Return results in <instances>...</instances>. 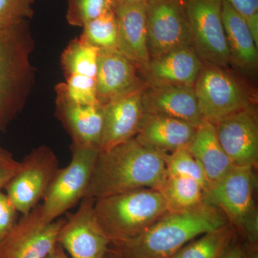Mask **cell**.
I'll return each instance as SVG.
<instances>
[{
    "mask_svg": "<svg viewBox=\"0 0 258 258\" xmlns=\"http://www.w3.org/2000/svg\"><path fill=\"white\" fill-rule=\"evenodd\" d=\"M34 48L28 21L0 28V132H6L20 114L35 84Z\"/></svg>",
    "mask_w": 258,
    "mask_h": 258,
    "instance_id": "3",
    "label": "cell"
},
{
    "mask_svg": "<svg viewBox=\"0 0 258 258\" xmlns=\"http://www.w3.org/2000/svg\"><path fill=\"white\" fill-rule=\"evenodd\" d=\"M143 88L103 105L100 151L108 150L136 137L144 113Z\"/></svg>",
    "mask_w": 258,
    "mask_h": 258,
    "instance_id": "16",
    "label": "cell"
},
{
    "mask_svg": "<svg viewBox=\"0 0 258 258\" xmlns=\"http://www.w3.org/2000/svg\"><path fill=\"white\" fill-rule=\"evenodd\" d=\"M66 218L45 222L39 204L18 220L9 235L0 242V258H45L57 244Z\"/></svg>",
    "mask_w": 258,
    "mask_h": 258,
    "instance_id": "11",
    "label": "cell"
},
{
    "mask_svg": "<svg viewBox=\"0 0 258 258\" xmlns=\"http://www.w3.org/2000/svg\"><path fill=\"white\" fill-rule=\"evenodd\" d=\"M72 157L60 168L51 184L43 203L40 204L42 220L55 221L86 196L99 148L72 144Z\"/></svg>",
    "mask_w": 258,
    "mask_h": 258,
    "instance_id": "6",
    "label": "cell"
},
{
    "mask_svg": "<svg viewBox=\"0 0 258 258\" xmlns=\"http://www.w3.org/2000/svg\"><path fill=\"white\" fill-rule=\"evenodd\" d=\"M142 102L146 113L172 117L196 127L205 120L191 86L145 84Z\"/></svg>",
    "mask_w": 258,
    "mask_h": 258,
    "instance_id": "15",
    "label": "cell"
},
{
    "mask_svg": "<svg viewBox=\"0 0 258 258\" xmlns=\"http://www.w3.org/2000/svg\"><path fill=\"white\" fill-rule=\"evenodd\" d=\"M56 115L74 145L99 148L103 123V106L82 105L56 93Z\"/></svg>",
    "mask_w": 258,
    "mask_h": 258,
    "instance_id": "20",
    "label": "cell"
},
{
    "mask_svg": "<svg viewBox=\"0 0 258 258\" xmlns=\"http://www.w3.org/2000/svg\"><path fill=\"white\" fill-rule=\"evenodd\" d=\"M163 157L167 175L186 176L195 179L203 186L205 192L210 188L205 171L187 149H180Z\"/></svg>",
    "mask_w": 258,
    "mask_h": 258,
    "instance_id": "27",
    "label": "cell"
},
{
    "mask_svg": "<svg viewBox=\"0 0 258 258\" xmlns=\"http://www.w3.org/2000/svg\"><path fill=\"white\" fill-rule=\"evenodd\" d=\"M203 62L192 46L181 47L152 59L143 76L145 84L194 87Z\"/></svg>",
    "mask_w": 258,
    "mask_h": 258,
    "instance_id": "19",
    "label": "cell"
},
{
    "mask_svg": "<svg viewBox=\"0 0 258 258\" xmlns=\"http://www.w3.org/2000/svg\"><path fill=\"white\" fill-rule=\"evenodd\" d=\"M247 258H258L257 246L247 244Z\"/></svg>",
    "mask_w": 258,
    "mask_h": 258,
    "instance_id": "36",
    "label": "cell"
},
{
    "mask_svg": "<svg viewBox=\"0 0 258 258\" xmlns=\"http://www.w3.org/2000/svg\"><path fill=\"white\" fill-rule=\"evenodd\" d=\"M228 223L220 209L203 202L168 212L133 239L110 242L108 252L118 258H171L194 239Z\"/></svg>",
    "mask_w": 258,
    "mask_h": 258,
    "instance_id": "1",
    "label": "cell"
},
{
    "mask_svg": "<svg viewBox=\"0 0 258 258\" xmlns=\"http://www.w3.org/2000/svg\"><path fill=\"white\" fill-rule=\"evenodd\" d=\"M222 20L230 66L243 76L254 77L258 68V46L243 17L227 0L222 3Z\"/></svg>",
    "mask_w": 258,
    "mask_h": 258,
    "instance_id": "21",
    "label": "cell"
},
{
    "mask_svg": "<svg viewBox=\"0 0 258 258\" xmlns=\"http://www.w3.org/2000/svg\"><path fill=\"white\" fill-rule=\"evenodd\" d=\"M135 66L118 50H100L96 77L97 98L105 105L142 89L145 81Z\"/></svg>",
    "mask_w": 258,
    "mask_h": 258,
    "instance_id": "14",
    "label": "cell"
},
{
    "mask_svg": "<svg viewBox=\"0 0 258 258\" xmlns=\"http://www.w3.org/2000/svg\"><path fill=\"white\" fill-rule=\"evenodd\" d=\"M93 208L98 225L111 242L137 237L169 212L160 191L153 189L97 199Z\"/></svg>",
    "mask_w": 258,
    "mask_h": 258,
    "instance_id": "4",
    "label": "cell"
},
{
    "mask_svg": "<svg viewBox=\"0 0 258 258\" xmlns=\"http://www.w3.org/2000/svg\"><path fill=\"white\" fill-rule=\"evenodd\" d=\"M147 43L150 60L191 45L187 0H148Z\"/></svg>",
    "mask_w": 258,
    "mask_h": 258,
    "instance_id": "9",
    "label": "cell"
},
{
    "mask_svg": "<svg viewBox=\"0 0 258 258\" xmlns=\"http://www.w3.org/2000/svg\"><path fill=\"white\" fill-rule=\"evenodd\" d=\"M223 0H187L191 45L203 63L221 69L230 66L222 20Z\"/></svg>",
    "mask_w": 258,
    "mask_h": 258,
    "instance_id": "10",
    "label": "cell"
},
{
    "mask_svg": "<svg viewBox=\"0 0 258 258\" xmlns=\"http://www.w3.org/2000/svg\"><path fill=\"white\" fill-rule=\"evenodd\" d=\"M244 18V20L258 15V0H227Z\"/></svg>",
    "mask_w": 258,
    "mask_h": 258,
    "instance_id": "33",
    "label": "cell"
},
{
    "mask_svg": "<svg viewBox=\"0 0 258 258\" xmlns=\"http://www.w3.org/2000/svg\"><path fill=\"white\" fill-rule=\"evenodd\" d=\"M115 4H137V3H146L148 0H115Z\"/></svg>",
    "mask_w": 258,
    "mask_h": 258,
    "instance_id": "37",
    "label": "cell"
},
{
    "mask_svg": "<svg viewBox=\"0 0 258 258\" xmlns=\"http://www.w3.org/2000/svg\"><path fill=\"white\" fill-rule=\"evenodd\" d=\"M94 203V199L83 198L59 231L57 243L71 258H104L108 253L111 241L96 221Z\"/></svg>",
    "mask_w": 258,
    "mask_h": 258,
    "instance_id": "12",
    "label": "cell"
},
{
    "mask_svg": "<svg viewBox=\"0 0 258 258\" xmlns=\"http://www.w3.org/2000/svg\"><path fill=\"white\" fill-rule=\"evenodd\" d=\"M99 52L80 37L71 40L60 57L64 77L79 75L96 79Z\"/></svg>",
    "mask_w": 258,
    "mask_h": 258,
    "instance_id": "25",
    "label": "cell"
},
{
    "mask_svg": "<svg viewBox=\"0 0 258 258\" xmlns=\"http://www.w3.org/2000/svg\"><path fill=\"white\" fill-rule=\"evenodd\" d=\"M115 0H68L66 19L69 25L82 28L86 23L113 11Z\"/></svg>",
    "mask_w": 258,
    "mask_h": 258,
    "instance_id": "29",
    "label": "cell"
},
{
    "mask_svg": "<svg viewBox=\"0 0 258 258\" xmlns=\"http://www.w3.org/2000/svg\"><path fill=\"white\" fill-rule=\"evenodd\" d=\"M80 38L100 50H118V28L115 10L83 27Z\"/></svg>",
    "mask_w": 258,
    "mask_h": 258,
    "instance_id": "26",
    "label": "cell"
},
{
    "mask_svg": "<svg viewBox=\"0 0 258 258\" xmlns=\"http://www.w3.org/2000/svg\"><path fill=\"white\" fill-rule=\"evenodd\" d=\"M254 168L233 166L222 179L210 186L205 191L203 200L205 203L220 209L239 237L250 246H257L258 242Z\"/></svg>",
    "mask_w": 258,
    "mask_h": 258,
    "instance_id": "5",
    "label": "cell"
},
{
    "mask_svg": "<svg viewBox=\"0 0 258 258\" xmlns=\"http://www.w3.org/2000/svg\"><path fill=\"white\" fill-rule=\"evenodd\" d=\"M20 161L9 151L0 147V191L13 179L20 168Z\"/></svg>",
    "mask_w": 258,
    "mask_h": 258,
    "instance_id": "32",
    "label": "cell"
},
{
    "mask_svg": "<svg viewBox=\"0 0 258 258\" xmlns=\"http://www.w3.org/2000/svg\"><path fill=\"white\" fill-rule=\"evenodd\" d=\"M18 214L6 194L0 191V242L9 235L16 225Z\"/></svg>",
    "mask_w": 258,
    "mask_h": 258,
    "instance_id": "31",
    "label": "cell"
},
{
    "mask_svg": "<svg viewBox=\"0 0 258 258\" xmlns=\"http://www.w3.org/2000/svg\"><path fill=\"white\" fill-rule=\"evenodd\" d=\"M45 258H71L66 251L61 247L60 244L57 243L55 247L52 249L50 253L47 254Z\"/></svg>",
    "mask_w": 258,
    "mask_h": 258,
    "instance_id": "35",
    "label": "cell"
},
{
    "mask_svg": "<svg viewBox=\"0 0 258 258\" xmlns=\"http://www.w3.org/2000/svg\"><path fill=\"white\" fill-rule=\"evenodd\" d=\"M55 92L66 99L82 105L100 104L97 98L96 79L72 75L66 77V82L55 86Z\"/></svg>",
    "mask_w": 258,
    "mask_h": 258,
    "instance_id": "28",
    "label": "cell"
},
{
    "mask_svg": "<svg viewBox=\"0 0 258 258\" xmlns=\"http://www.w3.org/2000/svg\"><path fill=\"white\" fill-rule=\"evenodd\" d=\"M60 169L58 158L47 146L35 148L25 156L5 188L18 213L27 215L43 200Z\"/></svg>",
    "mask_w": 258,
    "mask_h": 258,
    "instance_id": "8",
    "label": "cell"
},
{
    "mask_svg": "<svg viewBox=\"0 0 258 258\" xmlns=\"http://www.w3.org/2000/svg\"><path fill=\"white\" fill-rule=\"evenodd\" d=\"M187 150L200 163L210 186L234 166L217 139L215 125L207 120L197 128Z\"/></svg>",
    "mask_w": 258,
    "mask_h": 258,
    "instance_id": "22",
    "label": "cell"
},
{
    "mask_svg": "<svg viewBox=\"0 0 258 258\" xmlns=\"http://www.w3.org/2000/svg\"><path fill=\"white\" fill-rule=\"evenodd\" d=\"M34 0H0V28H10L33 17Z\"/></svg>",
    "mask_w": 258,
    "mask_h": 258,
    "instance_id": "30",
    "label": "cell"
},
{
    "mask_svg": "<svg viewBox=\"0 0 258 258\" xmlns=\"http://www.w3.org/2000/svg\"><path fill=\"white\" fill-rule=\"evenodd\" d=\"M104 258H118L115 257V256L112 254L111 252H108V253L106 254V257Z\"/></svg>",
    "mask_w": 258,
    "mask_h": 258,
    "instance_id": "38",
    "label": "cell"
},
{
    "mask_svg": "<svg viewBox=\"0 0 258 258\" xmlns=\"http://www.w3.org/2000/svg\"><path fill=\"white\" fill-rule=\"evenodd\" d=\"M198 127L166 116L144 112L137 135L134 137L144 147L161 155L187 149Z\"/></svg>",
    "mask_w": 258,
    "mask_h": 258,
    "instance_id": "17",
    "label": "cell"
},
{
    "mask_svg": "<svg viewBox=\"0 0 258 258\" xmlns=\"http://www.w3.org/2000/svg\"><path fill=\"white\" fill-rule=\"evenodd\" d=\"M237 237L228 223L194 239L171 258H220Z\"/></svg>",
    "mask_w": 258,
    "mask_h": 258,
    "instance_id": "23",
    "label": "cell"
},
{
    "mask_svg": "<svg viewBox=\"0 0 258 258\" xmlns=\"http://www.w3.org/2000/svg\"><path fill=\"white\" fill-rule=\"evenodd\" d=\"M115 14L118 28V51L143 76L150 62L146 3L116 5Z\"/></svg>",
    "mask_w": 258,
    "mask_h": 258,
    "instance_id": "18",
    "label": "cell"
},
{
    "mask_svg": "<svg viewBox=\"0 0 258 258\" xmlns=\"http://www.w3.org/2000/svg\"><path fill=\"white\" fill-rule=\"evenodd\" d=\"M158 191L164 197L169 211L187 210L204 202L205 190L203 186L186 176L166 174Z\"/></svg>",
    "mask_w": 258,
    "mask_h": 258,
    "instance_id": "24",
    "label": "cell"
},
{
    "mask_svg": "<svg viewBox=\"0 0 258 258\" xmlns=\"http://www.w3.org/2000/svg\"><path fill=\"white\" fill-rule=\"evenodd\" d=\"M166 176L163 155L131 139L100 151L85 198L97 200L133 190H158Z\"/></svg>",
    "mask_w": 258,
    "mask_h": 258,
    "instance_id": "2",
    "label": "cell"
},
{
    "mask_svg": "<svg viewBox=\"0 0 258 258\" xmlns=\"http://www.w3.org/2000/svg\"><path fill=\"white\" fill-rule=\"evenodd\" d=\"M217 139L234 166L258 162V120L254 105L232 113L214 124Z\"/></svg>",
    "mask_w": 258,
    "mask_h": 258,
    "instance_id": "13",
    "label": "cell"
},
{
    "mask_svg": "<svg viewBox=\"0 0 258 258\" xmlns=\"http://www.w3.org/2000/svg\"><path fill=\"white\" fill-rule=\"evenodd\" d=\"M194 88L205 120L212 124L254 105L248 86L228 69L204 63Z\"/></svg>",
    "mask_w": 258,
    "mask_h": 258,
    "instance_id": "7",
    "label": "cell"
},
{
    "mask_svg": "<svg viewBox=\"0 0 258 258\" xmlns=\"http://www.w3.org/2000/svg\"><path fill=\"white\" fill-rule=\"evenodd\" d=\"M247 244L238 236L220 258H247Z\"/></svg>",
    "mask_w": 258,
    "mask_h": 258,
    "instance_id": "34",
    "label": "cell"
}]
</instances>
